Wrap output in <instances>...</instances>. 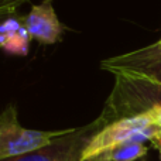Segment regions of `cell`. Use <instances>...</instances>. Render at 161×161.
<instances>
[{
	"label": "cell",
	"instance_id": "cell-4",
	"mask_svg": "<svg viewBox=\"0 0 161 161\" xmlns=\"http://www.w3.org/2000/svg\"><path fill=\"white\" fill-rule=\"evenodd\" d=\"M99 119L82 127H75L65 136H61L47 147L33 153L0 161H80L85 147L97 130L103 127Z\"/></svg>",
	"mask_w": 161,
	"mask_h": 161
},
{
	"label": "cell",
	"instance_id": "cell-9",
	"mask_svg": "<svg viewBox=\"0 0 161 161\" xmlns=\"http://www.w3.org/2000/svg\"><path fill=\"white\" fill-rule=\"evenodd\" d=\"M150 142H151V144L157 148V151H158V154H160V160H161V130L154 134V137Z\"/></svg>",
	"mask_w": 161,
	"mask_h": 161
},
{
	"label": "cell",
	"instance_id": "cell-6",
	"mask_svg": "<svg viewBox=\"0 0 161 161\" xmlns=\"http://www.w3.org/2000/svg\"><path fill=\"white\" fill-rule=\"evenodd\" d=\"M31 36L24 24V16L13 13L3 17L0 25V47L10 55L25 57Z\"/></svg>",
	"mask_w": 161,
	"mask_h": 161
},
{
	"label": "cell",
	"instance_id": "cell-7",
	"mask_svg": "<svg viewBox=\"0 0 161 161\" xmlns=\"http://www.w3.org/2000/svg\"><path fill=\"white\" fill-rule=\"evenodd\" d=\"M147 153L148 147L143 142H130L108 151V156L112 161H137L147 156Z\"/></svg>",
	"mask_w": 161,
	"mask_h": 161
},
{
	"label": "cell",
	"instance_id": "cell-11",
	"mask_svg": "<svg viewBox=\"0 0 161 161\" xmlns=\"http://www.w3.org/2000/svg\"><path fill=\"white\" fill-rule=\"evenodd\" d=\"M100 160V156H96V157H89V158H82L80 161H99Z\"/></svg>",
	"mask_w": 161,
	"mask_h": 161
},
{
	"label": "cell",
	"instance_id": "cell-8",
	"mask_svg": "<svg viewBox=\"0 0 161 161\" xmlns=\"http://www.w3.org/2000/svg\"><path fill=\"white\" fill-rule=\"evenodd\" d=\"M27 0H0V14L3 17L16 13V10Z\"/></svg>",
	"mask_w": 161,
	"mask_h": 161
},
{
	"label": "cell",
	"instance_id": "cell-10",
	"mask_svg": "<svg viewBox=\"0 0 161 161\" xmlns=\"http://www.w3.org/2000/svg\"><path fill=\"white\" fill-rule=\"evenodd\" d=\"M99 161H112V160L109 158L108 153H103V154H100V160Z\"/></svg>",
	"mask_w": 161,
	"mask_h": 161
},
{
	"label": "cell",
	"instance_id": "cell-2",
	"mask_svg": "<svg viewBox=\"0 0 161 161\" xmlns=\"http://www.w3.org/2000/svg\"><path fill=\"white\" fill-rule=\"evenodd\" d=\"M160 130L161 129L154 123L148 112L137 116L117 119L103 126L93 134V137L89 140L88 146L85 147L82 158L100 156L130 142L144 143L146 140L153 139L154 134Z\"/></svg>",
	"mask_w": 161,
	"mask_h": 161
},
{
	"label": "cell",
	"instance_id": "cell-12",
	"mask_svg": "<svg viewBox=\"0 0 161 161\" xmlns=\"http://www.w3.org/2000/svg\"><path fill=\"white\" fill-rule=\"evenodd\" d=\"M157 42V45H158V50H160V53H161V38L158 40V41H156Z\"/></svg>",
	"mask_w": 161,
	"mask_h": 161
},
{
	"label": "cell",
	"instance_id": "cell-3",
	"mask_svg": "<svg viewBox=\"0 0 161 161\" xmlns=\"http://www.w3.org/2000/svg\"><path fill=\"white\" fill-rule=\"evenodd\" d=\"M100 68L110 72L113 76L122 75L136 78L161 91V53L157 42L103 59Z\"/></svg>",
	"mask_w": 161,
	"mask_h": 161
},
{
	"label": "cell",
	"instance_id": "cell-5",
	"mask_svg": "<svg viewBox=\"0 0 161 161\" xmlns=\"http://www.w3.org/2000/svg\"><path fill=\"white\" fill-rule=\"evenodd\" d=\"M24 24L31 38L47 45L61 41L65 30L55 13L53 0H44L33 6L24 16Z\"/></svg>",
	"mask_w": 161,
	"mask_h": 161
},
{
	"label": "cell",
	"instance_id": "cell-1",
	"mask_svg": "<svg viewBox=\"0 0 161 161\" xmlns=\"http://www.w3.org/2000/svg\"><path fill=\"white\" fill-rule=\"evenodd\" d=\"M72 129L64 130H34L19 123L17 109L8 105L0 116V160L33 153L54 143L58 137L68 134Z\"/></svg>",
	"mask_w": 161,
	"mask_h": 161
}]
</instances>
